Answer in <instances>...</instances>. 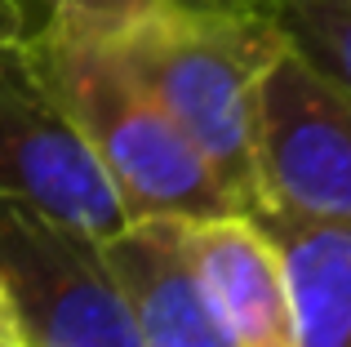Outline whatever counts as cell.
<instances>
[{"label":"cell","mask_w":351,"mask_h":347,"mask_svg":"<svg viewBox=\"0 0 351 347\" xmlns=\"http://www.w3.org/2000/svg\"><path fill=\"white\" fill-rule=\"evenodd\" d=\"M285 263L298 347H351V223L254 209Z\"/></svg>","instance_id":"cell-8"},{"label":"cell","mask_w":351,"mask_h":347,"mask_svg":"<svg viewBox=\"0 0 351 347\" xmlns=\"http://www.w3.org/2000/svg\"><path fill=\"white\" fill-rule=\"evenodd\" d=\"M173 241L236 347H298L285 263L254 214L169 218Z\"/></svg>","instance_id":"cell-6"},{"label":"cell","mask_w":351,"mask_h":347,"mask_svg":"<svg viewBox=\"0 0 351 347\" xmlns=\"http://www.w3.org/2000/svg\"><path fill=\"white\" fill-rule=\"evenodd\" d=\"M147 80L191 147L209 160L240 214L258 209V94L285 53L271 14H205L165 5L134 27L107 32Z\"/></svg>","instance_id":"cell-2"},{"label":"cell","mask_w":351,"mask_h":347,"mask_svg":"<svg viewBox=\"0 0 351 347\" xmlns=\"http://www.w3.org/2000/svg\"><path fill=\"white\" fill-rule=\"evenodd\" d=\"M0 280L32 347H143L98 241L18 200H0Z\"/></svg>","instance_id":"cell-4"},{"label":"cell","mask_w":351,"mask_h":347,"mask_svg":"<svg viewBox=\"0 0 351 347\" xmlns=\"http://www.w3.org/2000/svg\"><path fill=\"white\" fill-rule=\"evenodd\" d=\"M32 23H27L23 0H0V40H27Z\"/></svg>","instance_id":"cell-13"},{"label":"cell","mask_w":351,"mask_h":347,"mask_svg":"<svg viewBox=\"0 0 351 347\" xmlns=\"http://www.w3.org/2000/svg\"><path fill=\"white\" fill-rule=\"evenodd\" d=\"M0 347H32L23 321H18L14 298H9V289H5V280H0Z\"/></svg>","instance_id":"cell-12"},{"label":"cell","mask_w":351,"mask_h":347,"mask_svg":"<svg viewBox=\"0 0 351 347\" xmlns=\"http://www.w3.org/2000/svg\"><path fill=\"white\" fill-rule=\"evenodd\" d=\"M0 200L32 205L94 241L134 223L27 40H0Z\"/></svg>","instance_id":"cell-3"},{"label":"cell","mask_w":351,"mask_h":347,"mask_svg":"<svg viewBox=\"0 0 351 347\" xmlns=\"http://www.w3.org/2000/svg\"><path fill=\"white\" fill-rule=\"evenodd\" d=\"M178 9H205V14H271L276 0H169Z\"/></svg>","instance_id":"cell-11"},{"label":"cell","mask_w":351,"mask_h":347,"mask_svg":"<svg viewBox=\"0 0 351 347\" xmlns=\"http://www.w3.org/2000/svg\"><path fill=\"white\" fill-rule=\"evenodd\" d=\"M27 45L40 76L112 178L116 196L125 200L129 218L240 214L209 160L191 147L107 32L40 27L27 36Z\"/></svg>","instance_id":"cell-1"},{"label":"cell","mask_w":351,"mask_h":347,"mask_svg":"<svg viewBox=\"0 0 351 347\" xmlns=\"http://www.w3.org/2000/svg\"><path fill=\"white\" fill-rule=\"evenodd\" d=\"M258 209L351 223V103L289 45L258 94Z\"/></svg>","instance_id":"cell-5"},{"label":"cell","mask_w":351,"mask_h":347,"mask_svg":"<svg viewBox=\"0 0 351 347\" xmlns=\"http://www.w3.org/2000/svg\"><path fill=\"white\" fill-rule=\"evenodd\" d=\"M98 250L129 298L143 347H236L200 294L169 218H134Z\"/></svg>","instance_id":"cell-7"},{"label":"cell","mask_w":351,"mask_h":347,"mask_svg":"<svg viewBox=\"0 0 351 347\" xmlns=\"http://www.w3.org/2000/svg\"><path fill=\"white\" fill-rule=\"evenodd\" d=\"M169 0H23L32 32L40 27H89V32H120L143 18L160 14Z\"/></svg>","instance_id":"cell-10"},{"label":"cell","mask_w":351,"mask_h":347,"mask_svg":"<svg viewBox=\"0 0 351 347\" xmlns=\"http://www.w3.org/2000/svg\"><path fill=\"white\" fill-rule=\"evenodd\" d=\"M285 45L351 103V0H276Z\"/></svg>","instance_id":"cell-9"}]
</instances>
